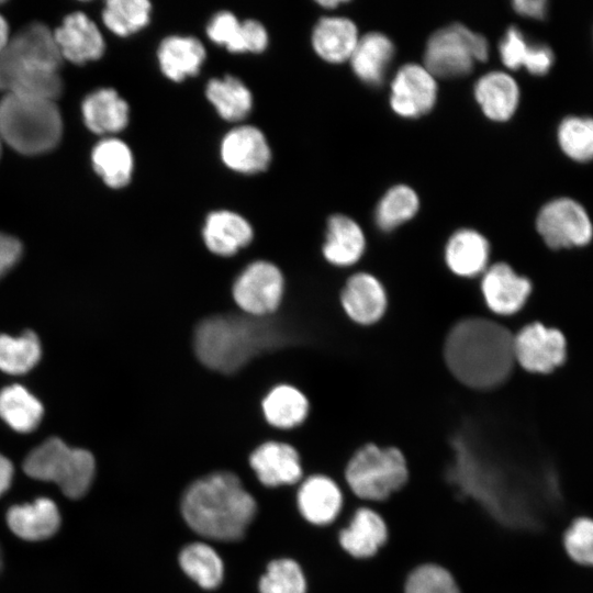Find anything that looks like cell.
<instances>
[{
	"label": "cell",
	"instance_id": "obj_17",
	"mask_svg": "<svg viewBox=\"0 0 593 593\" xmlns=\"http://www.w3.org/2000/svg\"><path fill=\"white\" fill-rule=\"evenodd\" d=\"M54 38L63 58L78 65L99 59L105 48L100 30L81 12L66 16Z\"/></svg>",
	"mask_w": 593,
	"mask_h": 593
},
{
	"label": "cell",
	"instance_id": "obj_14",
	"mask_svg": "<svg viewBox=\"0 0 593 593\" xmlns=\"http://www.w3.org/2000/svg\"><path fill=\"white\" fill-rule=\"evenodd\" d=\"M296 506L301 517L307 524L313 527H327L342 513L344 493L331 477L311 473L300 482Z\"/></svg>",
	"mask_w": 593,
	"mask_h": 593
},
{
	"label": "cell",
	"instance_id": "obj_32",
	"mask_svg": "<svg viewBox=\"0 0 593 593\" xmlns=\"http://www.w3.org/2000/svg\"><path fill=\"white\" fill-rule=\"evenodd\" d=\"M43 414L42 403L23 385L11 384L0 391V418L13 430L33 432Z\"/></svg>",
	"mask_w": 593,
	"mask_h": 593
},
{
	"label": "cell",
	"instance_id": "obj_22",
	"mask_svg": "<svg viewBox=\"0 0 593 593\" xmlns=\"http://www.w3.org/2000/svg\"><path fill=\"white\" fill-rule=\"evenodd\" d=\"M81 111L85 124L96 134L119 133L130 121L127 102L111 88H102L88 94Z\"/></svg>",
	"mask_w": 593,
	"mask_h": 593
},
{
	"label": "cell",
	"instance_id": "obj_41",
	"mask_svg": "<svg viewBox=\"0 0 593 593\" xmlns=\"http://www.w3.org/2000/svg\"><path fill=\"white\" fill-rule=\"evenodd\" d=\"M404 593H460V590L447 569L435 563H424L409 573Z\"/></svg>",
	"mask_w": 593,
	"mask_h": 593
},
{
	"label": "cell",
	"instance_id": "obj_28",
	"mask_svg": "<svg viewBox=\"0 0 593 593\" xmlns=\"http://www.w3.org/2000/svg\"><path fill=\"white\" fill-rule=\"evenodd\" d=\"M91 161L94 171L112 189L124 188L132 180L133 153L128 145L119 138L101 139L92 149Z\"/></svg>",
	"mask_w": 593,
	"mask_h": 593
},
{
	"label": "cell",
	"instance_id": "obj_33",
	"mask_svg": "<svg viewBox=\"0 0 593 593\" xmlns=\"http://www.w3.org/2000/svg\"><path fill=\"white\" fill-rule=\"evenodd\" d=\"M262 412L270 425L278 428H292L306 418L309 402L299 389L289 384H279L265 396Z\"/></svg>",
	"mask_w": 593,
	"mask_h": 593
},
{
	"label": "cell",
	"instance_id": "obj_2",
	"mask_svg": "<svg viewBox=\"0 0 593 593\" xmlns=\"http://www.w3.org/2000/svg\"><path fill=\"white\" fill-rule=\"evenodd\" d=\"M256 501L240 480L220 471L194 481L184 492L181 513L197 534L221 541L242 538L255 517Z\"/></svg>",
	"mask_w": 593,
	"mask_h": 593
},
{
	"label": "cell",
	"instance_id": "obj_24",
	"mask_svg": "<svg viewBox=\"0 0 593 593\" xmlns=\"http://www.w3.org/2000/svg\"><path fill=\"white\" fill-rule=\"evenodd\" d=\"M358 41L354 22L340 16L322 18L313 27L311 36L314 52L328 63L349 59Z\"/></svg>",
	"mask_w": 593,
	"mask_h": 593
},
{
	"label": "cell",
	"instance_id": "obj_29",
	"mask_svg": "<svg viewBox=\"0 0 593 593\" xmlns=\"http://www.w3.org/2000/svg\"><path fill=\"white\" fill-rule=\"evenodd\" d=\"M365 249V236L360 226L350 217L335 214L328 219L323 255L336 266L355 264Z\"/></svg>",
	"mask_w": 593,
	"mask_h": 593
},
{
	"label": "cell",
	"instance_id": "obj_7",
	"mask_svg": "<svg viewBox=\"0 0 593 593\" xmlns=\"http://www.w3.org/2000/svg\"><path fill=\"white\" fill-rule=\"evenodd\" d=\"M23 470L33 479L56 483L68 497L78 499L92 483L96 462L88 450L71 448L53 437L26 456Z\"/></svg>",
	"mask_w": 593,
	"mask_h": 593
},
{
	"label": "cell",
	"instance_id": "obj_40",
	"mask_svg": "<svg viewBox=\"0 0 593 593\" xmlns=\"http://www.w3.org/2000/svg\"><path fill=\"white\" fill-rule=\"evenodd\" d=\"M558 143L571 159L584 163L593 159V119L569 116L558 127Z\"/></svg>",
	"mask_w": 593,
	"mask_h": 593
},
{
	"label": "cell",
	"instance_id": "obj_4",
	"mask_svg": "<svg viewBox=\"0 0 593 593\" xmlns=\"http://www.w3.org/2000/svg\"><path fill=\"white\" fill-rule=\"evenodd\" d=\"M63 60L54 34L44 24L32 23L0 53V90L55 101L63 90Z\"/></svg>",
	"mask_w": 593,
	"mask_h": 593
},
{
	"label": "cell",
	"instance_id": "obj_50",
	"mask_svg": "<svg viewBox=\"0 0 593 593\" xmlns=\"http://www.w3.org/2000/svg\"><path fill=\"white\" fill-rule=\"evenodd\" d=\"M0 153H1V138H0Z\"/></svg>",
	"mask_w": 593,
	"mask_h": 593
},
{
	"label": "cell",
	"instance_id": "obj_37",
	"mask_svg": "<svg viewBox=\"0 0 593 593\" xmlns=\"http://www.w3.org/2000/svg\"><path fill=\"white\" fill-rule=\"evenodd\" d=\"M418 205V197L412 188L395 186L380 200L376 210V222L383 231L393 230L412 219Z\"/></svg>",
	"mask_w": 593,
	"mask_h": 593
},
{
	"label": "cell",
	"instance_id": "obj_10",
	"mask_svg": "<svg viewBox=\"0 0 593 593\" xmlns=\"http://www.w3.org/2000/svg\"><path fill=\"white\" fill-rule=\"evenodd\" d=\"M283 277L272 262L257 260L249 264L236 278L232 288L235 303L247 315L266 317L280 305Z\"/></svg>",
	"mask_w": 593,
	"mask_h": 593
},
{
	"label": "cell",
	"instance_id": "obj_6",
	"mask_svg": "<svg viewBox=\"0 0 593 593\" xmlns=\"http://www.w3.org/2000/svg\"><path fill=\"white\" fill-rule=\"evenodd\" d=\"M409 480L404 454L394 446L374 443L360 446L349 458L344 481L351 494L367 506L388 500Z\"/></svg>",
	"mask_w": 593,
	"mask_h": 593
},
{
	"label": "cell",
	"instance_id": "obj_3",
	"mask_svg": "<svg viewBox=\"0 0 593 593\" xmlns=\"http://www.w3.org/2000/svg\"><path fill=\"white\" fill-rule=\"evenodd\" d=\"M283 343L281 329L266 317L213 315L194 329L193 348L209 369L233 373L254 357Z\"/></svg>",
	"mask_w": 593,
	"mask_h": 593
},
{
	"label": "cell",
	"instance_id": "obj_44",
	"mask_svg": "<svg viewBox=\"0 0 593 593\" xmlns=\"http://www.w3.org/2000/svg\"><path fill=\"white\" fill-rule=\"evenodd\" d=\"M21 254V243L12 236L0 233V278L18 262Z\"/></svg>",
	"mask_w": 593,
	"mask_h": 593
},
{
	"label": "cell",
	"instance_id": "obj_35",
	"mask_svg": "<svg viewBox=\"0 0 593 593\" xmlns=\"http://www.w3.org/2000/svg\"><path fill=\"white\" fill-rule=\"evenodd\" d=\"M152 10L147 0H109L102 11V21L113 34L125 37L149 24Z\"/></svg>",
	"mask_w": 593,
	"mask_h": 593
},
{
	"label": "cell",
	"instance_id": "obj_30",
	"mask_svg": "<svg viewBox=\"0 0 593 593\" xmlns=\"http://www.w3.org/2000/svg\"><path fill=\"white\" fill-rule=\"evenodd\" d=\"M500 55L507 68L525 67L535 76L547 74L555 60L553 53L548 46L529 43L514 26L508 27L504 34L500 43Z\"/></svg>",
	"mask_w": 593,
	"mask_h": 593
},
{
	"label": "cell",
	"instance_id": "obj_8",
	"mask_svg": "<svg viewBox=\"0 0 593 593\" xmlns=\"http://www.w3.org/2000/svg\"><path fill=\"white\" fill-rule=\"evenodd\" d=\"M489 45L484 36L455 23L436 31L424 54L425 68L436 78H455L469 74L474 61H484Z\"/></svg>",
	"mask_w": 593,
	"mask_h": 593
},
{
	"label": "cell",
	"instance_id": "obj_15",
	"mask_svg": "<svg viewBox=\"0 0 593 593\" xmlns=\"http://www.w3.org/2000/svg\"><path fill=\"white\" fill-rule=\"evenodd\" d=\"M249 465L258 480L267 486L295 484L303 478L300 454L286 443L261 444L250 455Z\"/></svg>",
	"mask_w": 593,
	"mask_h": 593
},
{
	"label": "cell",
	"instance_id": "obj_23",
	"mask_svg": "<svg viewBox=\"0 0 593 593\" xmlns=\"http://www.w3.org/2000/svg\"><path fill=\"white\" fill-rule=\"evenodd\" d=\"M7 522L18 537L36 541L49 538L58 530L60 515L52 500L40 497L29 504L12 506Z\"/></svg>",
	"mask_w": 593,
	"mask_h": 593
},
{
	"label": "cell",
	"instance_id": "obj_13",
	"mask_svg": "<svg viewBox=\"0 0 593 593\" xmlns=\"http://www.w3.org/2000/svg\"><path fill=\"white\" fill-rule=\"evenodd\" d=\"M436 97L435 77L424 66L407 64L392 81L390 104L396 114L416 118L434 107Z\"/></svg>",
	"mask_w": 593,
	"mask_h": 593
},
{
	"label": "cell",
	"instance_id": "obj_27",
	"mask_svg": "<svg viewBox=\"0 0 593 593\" xmlns=\"http://www.w3.org/2000/svg\"><path fill=\"white\" fill-rule=\"evenodd\" d=\"M204 93L220 118L227 122L243 121L254 105L249 88L239 78L232 75L211 78L205 86Z\"/></svg>",
	"mask_w": 593,
	"mask_h": 593
},
{
	"label": "cell",
	"instance_id": "obj_34",
	"mask_svg": "<svg viewBox=\"0 0 593 593\" xmlns=\"http://www.w3.org/2000/svg\"><path fill=\"white\" fill-rule=\"evenodd\" d=\"M179 563L182 570L203 589H215L223 580L222 559L204 542L186 546L179 555Z\"/></svg>",
	"mask_w": 593,
	"mask_h": 593
},
{
	"label": "cell",
	"instance_id": "obj_19",
	"mask_svg": "<svg viewBox=\"0 0 593 593\" xmlns=\"http://www.w3.org/2000/svg\"><path fill=\"white\" fill-rule=\"evenodd\" d=\"M202 238L211 253L228 257L253 240L254 230L250 223L237 212L215 210L210 212L204 220Z\"/></svg>",
	"mask_w": 593,
	"mask_h": 593
},
{
	"label": "cell",
	"instance_id": "obj_38",
	"mask_svg": "<svg viewBox=\"0 0 593 593\" xmlns=\"http://www.w3.org/2000/svg\"><path fill=\"white\" fill-rule=\"evenodd\" d=\"M561 547L571 563L593 570V517L572 518L562 532Z\"/></svg>",
	"mask_w": 593,
	"mask_h": 593
},
{
	"label": "cell",
	"instance_id": "obj_9",
	"mask_svg": "<svg viewBox=\"0 0 593 593\" xmlns=\"http://www.w3.org/2000/svg\"><path fill=\"white\" fill-rule=\"evenodd\" d=\"M537 231L553 249L584 246L593 236V225L585 209L571 198L546 203L537 215Z\"/></svg>",
	"mask_w": 593,
	"mask_h": 593
},
{
	"label": "cell",
	"instance_id": "obj_36",
	"mask_svg": "<svg viewBox=\"0 0 593 593\" xmlns=\"http://www.w3.org/2000/svg\"><path fill=\"white\" fill-rule=\"evenodd\" d=\"M42 355L37 335L25 331L13 337L0 334V370L9 374H23L33 369Z\"/></svg>",
	"mask_w": 593,
	"mask_h": 593
},
{
	"label": "cell",
	"instance_id": "obj_5",
	"mask_svg": "<svg viewBox=\"0 0 593 593\" xmlns=\"http://www.w3.org/2000/svg\"><path fill=\"white\" fill-rule=\"evenodd\" d=\"M63 122L52 100L5 93L0 101V138L24 155L53 149L60 141Z\"/></svg>",
	"mask_w": 593,
	"mask_h": 593
},
{
	"label": "cell",
	"instance_id": "obj_18",
	"mask_svg": "<svg viewBox=\"0 0 593 593\" xmlns=\"http://www.w3.org/2000/svg\"><path fill=\"white\" fill-rule=\"evenodd\" d=\"M532 284L508 265L497 262L485 270L482 293L491 311L501 315L518 312L526 303Z\"/></svg>",
	"mask_w": 593,
	"mask_h": 593
},
{
	"label": "cell",
	"instance_id": "obj_21",
	"mask_svg": "<svg viewBox=\"0 0 593 593\" xmlns=\"http://www.w3.org/2000/svg\"><path fill=\"white\" fill-rule=\"evenodd\" d=\"M348 316L359 324H372L384 313L385 291L378 279L365 272L351 276L342 292Z\"/></svg>",
	"mask_w": 593,
	"mask_h": 593
},
{
	"label": "cell",
	"instance_id": "obj_26",
	"mask_svg": "<svg viewBox=\"0 0 593 593\" xmlns=\"http://www.w3.org/2000/svg\"><path fill=\"white\" fill-rule=\"evenodd\" d=\"M393 55L394 46L389 37L371 32L359 38L349 60L359 79L378 86L383 81Z\"/></svg>",
	"mask_w": 593,
	"mask_h": 593
},
{
	"label": "cell",
	"instance_id": "obj_16",
	"mask_svg": "<svg viewBox=\"0 0 593 593\" xmlns=\"http://www.w3.org/2000/svg\"><path fill=\"white\" fill-rule=\"evenodd\" d=\"M388 537V527L382 516L369 506H360L347 526L338 532V544L354 559L366 560L379 552Z\"/></svg>",
	"mask_w": 593,
	"mask_h": 593
},
{
	"label": "cell",
	"instance_id": "obj_42",
	"mask_svg": "<svg viewBox=\"0 0 593 593\" xmlns=\"http://www.w3.org/2000/svg\"><path fill=\"white\" fill-rule=\"evenodd\" d=\"M242 21L231 11L221 10L209 20L205 32L211 42L236 54Z\"/></svg>",
	"mask_w": 593,
	"mask_h": 593
},
{
	"label": "cell",
	"instance_id": "obj_48",
	"mask_svg": "<svg viewBox=\"0 0 593 593\" xmlns=\"http://www.w3.org/2000/svg\"><path fill=\"white\" fill-rule=\"evenodd\" d=\"M317 3L320 5H322V7H324V8L331 9V8L337 7L340 3V1H338V0H323V1H318Z\"/></svg>",
	"mask_w": 593,
	"mask_h": 593
},
{
	"label": "cell",
	"instance_id": "obj_25",
	"mask_svg": "<svg viewBox=\"0 0 593 593\" xmlns=\"http://www.w3.org/2000/svg\"><path fill=\"white\" fill-rule=\"evenodd\" d=\"M474 94L484 114L494 121L508 120L518 105L519 89L507 74L492 71L475 83Z\"/></svg>",
	"mask_w": 593,
	"mask_h": 593
},
{
	"label": "cell",
	"instance_id": "obj_46",
	"mask_svg": "<svg viewBox=\"0 0 593 593\" xmlns=\"http://www.w3.org/2000/svg\"><path fill=\"white\" fill-rule=\"evenodd\" d=\"M13 477L11 461L0 454V496L10 488Z\"/></svg>",
	"mask_w": 593,
	"mask_h": 593
},
{
	"label": "cell",
	"instance_id": "obj_11",
	"mask_svg": "<svg viewBox=\"0 0 593 593\" xmlns=\"http://www.w3.org/2000/svg\"><path fill=\"white\" fill-rule=\"evenodd\" d=\"M563 334L540 323L528 324L514 336L515 361L532 372L547 373L566 359Z\"/></svg>",
	"mask_w": 593,
	"mask_h": 593
},
{
	"label": "cell",
	"instance_id": "obj_49",
	"mask_svg": "<svg viewBox=\"0 0 593 593\" xmlns=\"http://www.w3.org/2000/svg\"><path fill=\"white\" fill-rule=\"evenodd\" d=\"M1 564H2V557H1V549H0V568H1Z\"/></svg>",
	"mask_w": 593,
	"mask_h": 593
},
{
	"label": "cell",
	"instance_id": "obj_39",
	"mask_svg": "<svg viewBox=\"0 0 593 593\" xmlns=\"http://www.w3.org/2000/svg\"><path fill=\"white\" fill-rule=\"evenodd\" d=\"M260 593H309V581L299 562L290 558L271 561L259 581Z\"/></svg>",
	"mask_w": 593,
	"mask_h": 593
},
{
	"label": "cell",
	"instance_id": "obj_45",
	"mask_svg": "<svg viewBox=\"0 0 593 593\" xmlns=\"http://www.w3.org/2000/svg\"><path fill=\"white\" fill-rule=\"evenodd\" d=\"M513 8L523 16L542 19L546 15L547 2L544 0H516L513 2Z\"/></svg>",
	"mask_w": 593,
	"mask_h": 593
},
{
	"label": "cell",
	"instance_id": "obj_20",
	"mask_svg": "<svg viewBox=\"0 0 593 593\" xmlns=\"http://www.w3.org/2000/svg\"><path fill=\"white\" fill-rule=\"evenodd\" d=\"M204 45L194 36L169 35L158 45L157 61L161 74L174 82L197 76L205 61Z\"/></svg>",
	"mask_w": 593,
	"mask_h": 593
},
{
	"label": "cell",
	"instance_id": "obj_47",
	"mask_svg": "<svg viewBox=\"0 0 593 593\" xmlns=\"http://www.w3.org/2000/svg\"><path fill=\"white\" fill-rule=\"evenodd\" d=\"M9 37V27L5 20L0 15V53L8 44Z\"/></svg>",
	"mask_w": 593,
	"mask_h": 593
},
{
	"label": "cell",
	"instance_id": "obj_31",
	"mask_svg": "<svg viewBox=\"0 0 593 593\" xmlns=\"http://www.w3.org/2000/svg\"><path fill=\"white\" fill-rule=\"evenodd\" d=\"M489 253V243L484 236L465 228L449 238L445 256L452 272L461 277H473L485 269Z\"/></svg>",
	"mask_w": 593,
	"mask_h": 593
},
{
	"label": "cell",
	"instance_id": "obj_43",
	"mask_svg": "<svg viewBox=\"0 0 593 593\" xmlns=\"http://www.w3.org/2000/svg\"><path fill=\"white\" fill-rule=\"evenodd\" d=\"M269 36L265 25L255 19L242 21L236 54H260L266 51Z\"/></svg>",
	"mask_w": 593,
	"mask_h": 593
},
{
	"label": "cell",
	"instance_id": "obj_1",
	"mask_svg": "<svg viewBox=\"0 0 593 593\" xmlns=\"http://www.w3.org/2000/svg\"><path fill=\"white\" fill-rule=\"evenodd\" d=\"M445 359L451 373L463 384L490 389L504 382L514 366V336L502 325L485 318H466L449 332Z\"/></svg>",
	"mask_w": 593,
	"mask_h": 593
},
{
	"label": "cell",
	"instance_id": "obj_12",
	"mask_svg": "<svg viewBox=\"0 0 593 593\" xmlns=\"http://www.w3.org/2000/svg\"><path fill=\"white\" fill-rule=\"evenodd\" d=\"M220 157L225 167L232 171L256 175L268 169L272 153L261 130L242 124L223 136L220 144Z\"/></svg>",
	"mask_w": 593,
	"mask_h": 593
}]
</instances>
